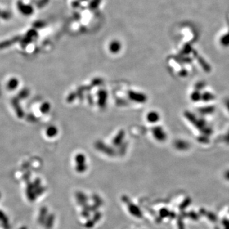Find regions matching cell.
Masks as SVG:
<instances>
[{
  "label": "cell",
  "instance_id": "cell-1",
  "mask_svg": "<svg viewBox=\"0 0 229 229\" xmlns=\"http://www.w3.org/2000/svg\"><path fill=\"white\" fill-rule=\"evenodd\" d=\"M226 177L227 178L228 180H229V171L226 174Z\"/></svg>",
  "mask_w": 229,
  "mask_h": 229
}]
</instances>
